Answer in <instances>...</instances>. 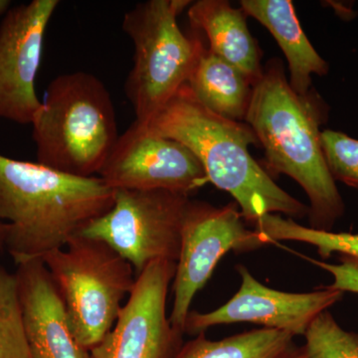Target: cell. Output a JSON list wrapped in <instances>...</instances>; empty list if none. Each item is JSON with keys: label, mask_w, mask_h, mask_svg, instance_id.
<instances>
[{"label": "cell", "mask_w": 358, "mask_h": 358, "mask_svg": "<svg viewBox=\"0 0 358 358\" xmlns=\"http://www.w3.org/2000/svg\"><path fill=\"white\" fill-rule=\"evenodd\" d=\"M327 117L322 99L313 91L306 96L294 93L282 61L272 59L253 86L244 122L262 145L268 166L305 190L310 227L331 231L345 214V205L320 143V127Z\"/></svg>", "instance_id": "cell-1"}, {"label": "cell", "mask_w": 358, "mask_h": 358, "mask_svg": "<svg viewBox=\"0 0 358 358\" xmlns=\"http://www.w3.org/2000/svg\"><path fill=\"white\" fill-rule=\"evenodd\" d=\"M114 193L99 176H71L0 155V221L7 224L4 248L17 265L64 248L110 210Z\"/></svg>", "instance_id": "cell-2"}, {"label": "cell", "mask_w": 358, "mask_h": 358, "mask_svg": "<svg viewBox=\"0 0 358 358\" xmlns=\"http://www.w3.org/2000/svg\"><path fill=\"white\" fill-rule=\"evenodd\" d=\"M143 126L185 145L203 166L208 182L234 197L245 222L254 226L273 213L308 215V206L282 190L252 157L249 145L260 143L248 124L214 114L187 85Z\"/></svg>", "instance_id": "cell-3"}, {"label": "cell", "mask_w": 358, "mask_h": 358, "mask_svg": "<svg viewBox=\"0 0 358 358\" xmlns=\"http://www.w3.org/2000/svg\"><path fill=\"white\" fill-rule=\"evenodd\" d=\"M32 127L37 162L81 178L99 176L120 136L109 91L83 71L49 84Z\"/></svg>", "instance_id": "cell-4"}, {"label": "cell", "mask_w": 358, "mask_h": 358, "mask_svg": "<svg viewBox=\"0 0 358 358\" xmlns=\"http://www.w3.org/2000/svg\"><path fill=\"white\" fill-rule=\"evenodd\" d=\"M192 2L148 0L136 4L122 20L134 44V65L126 81V95L136 122L145 124L182 88L204 45L181 31L178 14Z\"/></svg>", "instance_id": "cell-5"}, {"label": "cell", "mask_w": 358, "mask_h": 358, "mask_svg": "<svg viewBox=\"0 0 358 358\" xmlns=\"http://www.w3.org/2000/svg\"><path fill=\"white\" fill-rule=\"evenodd\" d=\"M80 345L91 352L107 336L133 291V266L112 247L78 234L42 257Z\"/></svg>", "instance_id": "cell-6"}, {"label": "cell", "mask_w": 358, "mask_h": 358, "mask_svg": "<svg viewBox=\"0 0 358 358\" xmlns=\"http://www.w3.org/2000/svg\"><path fill=\"white\" fill-rule=\"evenodd\" d=\"M190 200L178 193L117 189L110 210L79 234L109 245L138 275L155 261L178 262Z\"/></svg>", "instance_id": "cell-7"}, {"label": "cell", "mask_w": 358, "mask_h": 358, "mask_svg": "<svg viewBox=\"0 0 358 358\" xmlns=\"http://www.w3.org/2000/svg\"><path fill=\"white\" fill-rule=\"evenodd\" d=\"M266 245L250 230L239 206L215 207L190 200L181 233L180 252L173 278V305L169 322L182 336L195 294L210 279L219 261L230 251L249 252Z\"/></svg>", "instance_id": "cell-8"}, {"label": "cell", "mask_w": 358, "mask_h": 358, "mask_svg": "<svg viewBox=\"0 0 358 358\" xmlns=\"http://www.w3.org/2000/svg\"><path fill=\"white\" fill-rule=\"evenodd\" d=\"M98 176L114 190L187 196L208 182L203 166L185 145L136 121L120 134Z\"/></svg>", "instance_id": "cell-9"}, {"label": "cell", "mask_w": 358, "mask_h": 358, "mask_svg": "<svg viewBox=\"0 0 358 358\" xmlns=\"http://www.w3.org/2000/svg\"><path fill=\"white\" fill-rule=\"evenodd\" d=\"M176 263H150L136 277L114 327L91 350L93 358H171L181 338L166 315L167 294Z\"/></svg>", "instance_id": "cell-10"}, {"label": "cell", "mask_w": 358, "mask_h": 358, "mask_svg": "<svg viewBox=\"0 0 358 358\" xmlns=\"http://www.w3.org/2000/svg\"><path fill=\"white\" fill-rule=\"evenodd\" d=\"M58 0L9 9L0 24V119L32 124L41 108L35 90L44 37Z\"/></svg>", "instance_id": "cell-11"}, {"label": "cell", "mask_w": 358, "mask_h": 358, "mask_svg": "<svg viewBox=\"0 0 358 358\" xmlns=\"http://www.w3.org/2000/svg\"><path fill=\"white\" fill-rule=\"evenodd\" d=\"M241 286L225 305L209 313H188L185 334H203L209 327L237 322L260 324L293 336H303L320 313L343 300V292L324 289L289 293L268 288L244 266H238Z\"/></svg>", "instance_id": "cell-12"}, {"label": "cell", "mask_w": 358, "mask_h": 358, "mask_svg": "<svg viewBox=\"0 0 358 358\" xmlns=\"http://www.w3.org/2000/svg\"><path fill=\"white\" fill-rule=\"evenodd\" d=\"M15 275L32 358H93L78 341L43 261L18 264Z\"/></svg>", "instance_id": "cell-13"}, {"label": "cell", "mask_w": 358, "mask_h": 358, "mask_svg": "<svg viewBox=\"0 0 358 358\" xmlns=\"http://www.w3.org/2000/svg\"><path fill=\"white\" fill-rule=\"evenodd\" d=\"M188 17L206 34L212 53L236 68L253 86L260 80L264 72L261 51L242 9L226 0H199L188 9Z\"/></svg>", "instance_id": "cell-14"}, {"label": "cell", "mask_w": 358, "mask_h": 358, "mask_svg": "<svg viewBox=\"0 0 358 358\" xmlns=\"http://www.w3.org/2000/svg\"><path fill=\"white\" fill-rule=\"evenodd\" d=\"M242 10L265 26L288 60L289 86L299 96L312 90L313 75L326 76L329 66L313 48L289 0H242Z\"/></svg>", "instance_id": "cell-15"}, {"label": "cell", "mask_w": 358, "mask_h": 358, "mask_svg": "<svg viewBox=\"0 0 358 358\" xmlns=\"http://www.w3.org/2000/svg\"><path fill=\"white\" fill-rule=\"evenodd\" d=\"M186 85L195 98L214 114L231 121H245L253 85L209 48H202Z\"/></svg>", "instance_id": "cell-16"}, {"label": "cell", "mask_w": 358, "mask_h": 358, "mask_svg": "<svg viewBox=\"0 0 358 358\" xmlns=\"http://www.w3.org/2000/svg\"><path fill=\"white\" fill-rule=\"evenodd\" d=\"M294 336L272 329H252L220 341L203 334L179 346L171 358H294Z\"/></svg>", "instance_id": "cell-17"}, {"label": "cell", "mask_w": 358, "mask_h": 358, "mask_svg": "<svg viewBox=\"0 0 358 358\" xmlns=\"http://www.w3.org/2000/svg\"><path fill=\"white\" fill-rule=\"evenodd\" d=\"M265 244L278 241H296L315 246L322 259L331 254L358 258V234L313 229L301 225L292 218L267 214L254 225Z\"/></svg>", "instance_id": "cell-18"}, {"label": "cell", "mask_w": 358, "mask_h": 358, "mask_svg": "<svg viewBox=\"0 0 358 358\" xmlns=\"http://www.w3.org/2000/svg\"><path fill=\"white\" fill-rule=\"evenodd\" d=\"M0 358H32L15 273L0 265Z\"/></svg>", "instance_id": "cell-19"}, {"label": "cell", "mask_w": 358, "mask_h": 358, "mask_svg": "<svg viewBox=\"0 0 358 358\" xmlns=\"http://www.w3.org/2000/svg\"><path fill=\"white\" fill-rule=\"evenodd\" d=\"M294 358H358V334L339 326L329 310L320 313L303 334Z\"/></svg>", "instance_id": "cell-20"}, {"label": "cell", "mask_w": 358, "mask_h": 358, "mask_svg": "<svg viewBox=\"0 0 358 358\" xmlns=\"http://www.w3.org/2000/svg\"><path fill=\"white\" fill-rule=\"evenodd\" d=\"M320 143L334 180L358 189V140L341 131L324 129Z\"/></svg>", "instance_id": "cell-21"}, {"label": "cell", "mask_w": 358, "mask_h": 358, "mask_svg": "<svg viewBox=\"0 0 358 358\" xmlns=\"http://www.w3.org/2000/svg\"><path fill=\"white\" fill-rule=\"evenodd\" d=\"M322 270L333 275V284L326 288L336 291L358 294V258L348 255L339 256L338 264H331L324 261L306 258Z\"/></svg>", "instance_id": "cell-22"}, {"label": "cell", "mask_w": 358, "mask_h": 358, "mask_svg": "<svg viewBox=\"0 0 358 358\" xmlns=\"http://www.w3.org/2000/svg\"><path fill=\"white\" fill-rule=\"evenodd\" d=\"M7 224L0 221V250L6 247Z\"/></svg>", "instance_id": "cell-23"}, {"label": "cell", "mask_w": 358, "mask_h": 358, "mask_svg": "<svg viewBox=\"0 0 358 358\" xmlns=\"http://www.w3.org/2000/svg\"><path fill=\"white\" fill-rule=\"evenodd\" d=\"M11 1L9 0H0V15L6 14L7 11L10 9Z\"/></svg>", "instance_id": "cell-24"}]
</instances>
